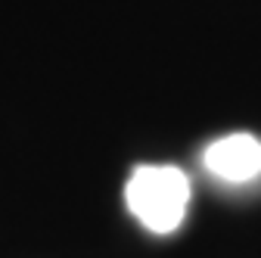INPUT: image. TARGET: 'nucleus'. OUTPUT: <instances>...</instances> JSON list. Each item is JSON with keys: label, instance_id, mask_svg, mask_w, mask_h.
<instances>
[{"label": "nucleus", "instance_id": "obj_2", "mask_svg": "<svg viewBox=\"0 0 261 258\" xmlns=\"http://www.w3.org/2000/svg\"><path fill=\"white\" fill-rule=\"evenodd\" d=\"M202 165L221 184H252L261 177V140L246 131L224 134L205 146Z\"/></svg>", "mask_w": 261, "mask_h": 258}, {"label": "nucleus", "instance_id": "obj_1", "mask_svg": "<svg viewBox=\"0 0 261 258\" xmlns=\"http://www.w3.org/2000/svg\"><path fill=\"white\" fill-rule=\"evenodd\" d=\"M193 187L177 165H137L124 184V205L149 234H174L190 209Z\"/></svg>", "mask_w": 261, "mask_h": 258}]
</instances>
